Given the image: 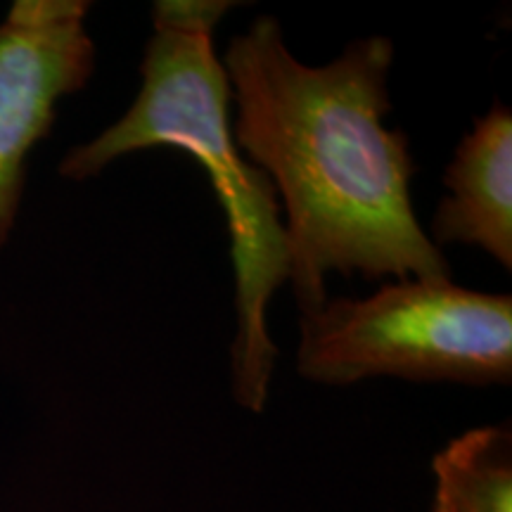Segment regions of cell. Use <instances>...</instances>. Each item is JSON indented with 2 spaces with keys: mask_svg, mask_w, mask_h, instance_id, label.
I'll use <instances>...</instances> for the list:
<instances>
[{
  "mask_svg": "<svg viewBox=\"0 0 512 512\" xmlns=\"http://www.w3.org/2000/svg\"><path fill=\"white\" fill-rule=\"evenodd\" d=\"M394 43L370 36L311 67L283 27L259 15L228 43L233 138L271 178L285 209V242L299 311L328 302V273L366 280L451 278V264L413 209L415 162L392 112Z\"/></svg>",
  "mask_w": 512,
  "mask_h": 512,
  "instance_id": "6da1fadb",
  "label": "cell"
},
{
  "mask_svg": "<svg viewBox=\"0 0 512 512\" xmlns=\"http://www.w3.org/2000/svg\"><path fill=\"white\" fill-rule=\"evenodd\" d=\"M230 0H159L128 112L60 162V176L88 181L119 157L150 147L188 152L207 171L230 233L235 271V337L230 344L233 396L264 411L278 347L266 311L290 275L280 200L271 178L242 157L230 121V81L214 50V29Z\"/></svg>",
  "mask_w": 512,
  "mask_h": 512,
  "instance_id": "7a4b0ae2",
  "label": "cell"
},
{
  "mask_svg": "<svg viewBox=\"0 0 512 512\" xmlns=\"http://www.w3.org/2000/svg\"><path fill=\"white\" fill-rule=\"evenodd\" d=\"M299 330L297 370L311 382H512V297L451 278L396 280L363 299L328 297L302 313Z\"/></svg>",
  "mask_w": 512,
  "mask_h": 512,
  "instance_id": "3957f363",
  "label": "cell"
},
{
  "mask_svg": "<svg viewBox=\"0 0 512 512\" xmlns=\"http://www.w3.org/2000/svg\"><path fill=\"white\" fill-rule=\"evenodd\" d=\"M88 12L86 0H17L0 22V249L15 228L31 150L53 131L57 102L93 76Z\"/></svg>",
  "mask_w": 512,
  "mask_h": 512,
  "instance_id": "277c9868",
  "label": "cell"
},
{
  "mask_svg": "<svg viewBox=\"0 0 512 512\" xmlns=\"http://www.w3.org/2000/svg\"><path fill=\"white\" fill-rule=\"evenodd\" d=\"M448 195L432 219L434 245H472L512 268V112L496 102L460 140L444 171Z\"/></svg>",
  "mask_w": 512,
  "mask_h": 512,
  "instance_id": "5b68a950",
  "label": "cell"
},
{
  "mask_svg": "<svg viewBox=\"0 0 512 512\" xmlns=\"http://www.w3.org/2000/svg\"><path fill=\"white\" fill-rule=\"evenodd\" d=\"M432 512H512V432L477 427L434 456Z\"/></svg>",
  "mask_w": 512,
  "mask_h": 512,
  "instance_id": "8992f818",
  "label": "cell"
}]
</instances>
